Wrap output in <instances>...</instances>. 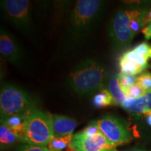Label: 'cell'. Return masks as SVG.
I'll list each match as a JSON object with an SVG mask.
<instances>
[{"label":"cell","mask_w":151,"mask_h":151,"mask_svg":"<svg viewBox=\"0 0 151 151\" xmlns=\"http://www.w3.org/2000/svg\"><path fill=\"white\" fill-rule=\"evenodd\" d=\"M104 1L98 0H78L76 2L69 15L67 29V37L73 44L86 41L104 9Z\"/></svg>","instance_id":"obj_1"},{"label":"cell","mask_w":151,"mask_h":151,"mask_svg":"<svg viewBox=\"0 0 151 151\" xmlns=\"http://www.w3.org/2000/svg\"><path fill=\"white\" fill-rule=\"evenodd\" d=\"M107 73L100 62L87 59L76 65L69 75V84L76 93L91 95L104 89Z\"/></svg>","instance_id":"obj_2"},{"label":"cell","mask_w":151,"mask_h":151,"mask_svg":"<svg viewBox=\"0 0 151 151\" xmlns=\"http://www.w3.org/2000/svg\"><path fill=\"white\" fill-rule=\"evenodd\" d=\"M32 99L21 88L10 83H2L0 90L1 118L12 115L27 114L35 110Z\"/></svg>","instance_id":"obj_3"},{"label":"cell","mask_w":151,"mask_h":151,"mask_svg":"<svg viewBox=\"0 0 151 151\" xmlns=\"http://www.w3.org/2000/svg\"><path fill=\"white\" fill-rule=\"evenodd\" d=\"M53 137L50 114L35 109L27 115L24 142L28 145L47 146Z\"/></svg>","instance_id":"obj_4"},{"label":"cell","mask_w":151,"mask_h":151,"mask_svg":"<svg viewBox=\"0 0 151 151\" xmlns=\"http://www.w3.org/2000/svg\"><path fill=\"white\" fill-rule=\"evenodd\" d=\"M1 8L5 18L24 35L32 37L35 33L31 16L30 1L27 0H4Z\"/></svg>","instance_id":"obj_5"},{"label":"cell","mask_w":151,"mask_h":151,"mask_svg":"<svg viewBox=\"0 0 151 151\" xmlns=\"http://www.w3.org/2000/svg\"><path fill=\"white\" fill-rule=\"evenodd\" d=\"M140 13L137 10L120 9L113 16L109 24L108 34L115 48L120 50L129 46L134 37L129 27L130 21Z\"/></svg>","instance_id":"obj_6"},{"label":"cell","mask_w":151,"mask_h":151,"mask_svg":"<svg viewBox=\"0 0 151 151\" xmlns=\"http://www.w3.org/2000/svg\"><path fill=\"white\" fill-rule=\"evenodd\" d=\"M96 122L101 133L115 146L117 147L131 141L132 137L129 131L115 117L106 116L96 120Z\"/></svg>","instance_id":"obj_7"},{"label":"cell","mask_w":151,"mask_h":151,"mask_svg":"<svg viewBox=\"0 0 151 151\" xmlns=\"http://www.w3.org/2000/svg\"><path fill=\"white\" fill-rule=\"evenodd\" d=\"M69 148L73 151H118L102 133L88 137L81 132L73 135Z\"/></svg>","instance_id":"obj_8"},{"label":"cell","mask_w":151,"mask_h":151,"mask_svg":"<svg viewBox=\"0 0 151 151\" xmlns=\"http://www.w3.org/2000/svg\"><path fill=\"white\" fill-rule=\"evenodd\" d=\"M0 53L6 62L19 65L22 60V52L15 38L1 29L0 34Z\"/></svg>","instance_id":"obj_9"},{"label":"cell","mask_w":151,"mask_h":151,"mask_svg":"<svg viewBox=\"0 0 151 151\" xmlns=\"http://www.w3.org/2000/svg\"><path fill=\"white\" fill-rule=\"evenodd\" d=\"M52 122L53 137L58 138L71 135L77 126V122L74 119L67 116L50 114Z\"/></svg>","instance_id":"obj_10"},{"label":"cell","mask_w":151,"mask_h":151,"mask_svg":"<svg viewBox=\"0 0 151 151\" xmlns=\"http://www.w3.org/2000/svg\"><path fill=\"white\" fill-rule=\"evenodd\" d=\"M29 113L12 115V116L1 118V123L9 128L20 139V141L24 142L26 120Z\"/></svg>","instance_id":"obj_11"},{"label":"cell","mask_w":151,"mask_h":151,"mask_svg":"<svg viewBox=\"0 0 151 151\" xmlns=\"http://www.w3.org/2000/svg\"><path fill=\"white\" fill-rule=\"evenodd\" d=\"M121 106L130 113L141 114L151 110V92L146 93L139 98H127Z\"/></svg>","instance_id":"obj_12"},{"label":"cell","mask_w":151,"mask_h":151,"mask_svg":"<svg viewBox=\"0 0 151 151\" xmlns=\"http://www.w3.org/2000/svg\"><path fill=\"white\" fill-rule=\"evenodd\" d=\"M108 90L112 96L113 104L122 105L127 99V95L120 88L117 76L111 77L108 81Z\"/></svg>","instance_id":"obj_13"},{"label":"cell","mask_w":151,"mask_h":151,"mask_svg":"<svg viewBox=\"0 0 151 151\" xmlns=\"http://www.w3.org/2000/svg\"><path fill=\"white\" fill-rule=\"evenodd\" d=\"M18 141H20V139L9 128L4 124L1 123V126H0L1 148L8 147L11 145H13Z\"/></svg>","instance_id":"obj_14"},{"label":"cell","mask_w":151,"mask_h":151,"mask_svg":"<svg viewBox=\"0 0 151 151\" xmlns=\"http://www.w3.org/2000/svg\"><path fill=\"white\" fill-rule=\"evenodd\" d=\"M120 67L122 73L132 76L139 74L144 70V69L139 65L124 58L122 55L120 59Z\"/></svg>","instance_id":"obj_15"},{"label":"cell","mask_w":151,"mask_h":151,"mask_svg":"<svg viewBox=\"0 0 151 151\" xmlns=\"http://www.w3.org/2000/svg\"><path fill=\"white\" fill-rule=\"evenodd\" d=\"M73 134L66 136V137L52 138L48 146L49 151H63L67 148H69Z\"/></svg>","instance_id":"obj_16"},{"label":"cell","mask_w":151,"mask_h":151,"mask_svg":"<svg viewBox=\"0 0 151 151\" xmlns=\"http://www.w3.org/2000/svg\"><path fill=\"white\" fill-rule=\"evenodd\" d=\"M92 102L97 108H101L113 104V100L109 90L104 88L95 94Z\"/></svg>","instance_id":"obj_17"},{"label":"cell","mask_w":151,"mask_h":151,"mask_svg":"<svg viewBox=\"0 0 151 151\" xmlns=\"http://www.w3.org/2000/svg\"><path fill=\"white\" fill-rule=\"evenodd\" d=\"M146 24L147 22L146 21V19H145V12H141L139 15L132 18L129 23V27L132 35L135 37L138 32L140 31L141 29L142 31V28Z\"/></svg>","instance_id":"obj_18"},{"label":"cell","mask_w":151,"mask_h":151,"mask_svg":"<svg viewBox=\"0 0 151 151\" xmlns=\"http://www.w3.org/2000/svg\"><path fill=\"white\" fill-rule=\"evenodd\" d=\"M124 58L131 60V61L135 62L136 64L139 65L143 69H146L148 67V59L146 57L138 53L134 50H129V51L126 52L125 53L122 55Z\"/></svg>","instance_id":"obj_19"},{"label":"cell","mask_w":151,"mask_h":151,"mask_svg":"<svg viewBox=\"0 0 151 151\" xmlns=\"http://www.w3.org/2000/svg\"><path fill=\"white\" fill-rule=\"evenodd\" d=\"M118 79L119 85L122 91L125 92L126 90L129 89L130 87L137 83V76L132 75L124 74V73H119L117 76Z\"/></svg>","instance_id":"obj_20"},{"label":"cell","mask_w":151,"mask_h":151,"mask_svg":"<svg viewBox=\"0 0 151 151\" xmlns=\"http://www.w3.org/2000/svg\"><path fill=\"white\" fill-rule=\"evenodd\" d=\"M137 83L139 84L146 93L151 92V73H144L137 76Z\"/></svg>","instance_id":"obj_21"},{"label":"cell","mask_w":151,"mask_h":151,"mask_svg":"<svg viewBox=\"0 0 151 151\" xmlns=\"http://www.w3.org/2000/svg\"><path fill=\"white\" fill-rule=\"evenodd\" d=\"M124 94L127 95V98L136 99V98H139L146 94V92L139 84L136 83L126 90Z\"/></svg>","instance_id":"obj_22"},{"label":"cell","mask_w":151,"mask_h":151,"mask_svg":"<svg viewBox=\"0 0 151 151\" xmlns=\"http://www.w3.org/2000/svg\"><path fill=\"white\" fill-rule=\"evenodd\" d=\"M81 132L82 134H83L84 135L88 136V137H92V136L97 135L98 134L101 133L96 121L92 122L90 124H88V125Z\"/></svg>","instance_id":"obj_23"},{"label":"cell","mask_w":151,"mask_h":151,"mask_svg":"<svg viewBox=\"0 0 151 151\" xmlns=\"http://www.w3.org/2000/svg\"><path fill=\"white\" fill-rule=\"evenodd\" d=\"M150 48L151 47L149 46L148 43L146 42H143L136 46L133 50L135 52H138V53L146 57L147 58H149V52H150Z\"/></svg>","instance_id":"obj_24"},{"label":"cell","mask_w":151,"mask_h":151,"mask_svg":"<svg viewBox=\"0 0 151 151\" xmlns=\"http://www.w3.org/2000/svg\"><path fill=\"white\" fill-rule=\"evenodd\" d=\"M20 151H49L46 146H39L27 145L24 146Z\"/></svg>","instance_id":"obj_25"},{"label":"cell","mask_w":151,"mask_h":151,"mask_svg":"<svg viewBox=\"0 0 151 151\" xmlns=\"http://www.w3.org/2000/svg\"><path fill=\"white\" fill-rule=\"evenodd\" d=\"M142 33L144 35V37L147 40L151 39V22L148 24L146 27L142 29Z\"/></svg>","instance_id":"obj_26"},{"label":"cell","mask_w":151,"mask_h":151,"mask_svg":"<svg viewBox=\"0 0 151 151\" xmlns=\"http://www.w3.org/2000/svg\"><path fill=\"white\" fill-rule=\"evenodd\" d=\"M143 116H144L146 121L150 127H151V110L146 111L143 113Z\"/></svg>","instance_id":"obj_27"},{"label":"cell","mask_w":151,"mask_h":151,"mask_svg":"<svg viewBox=\"0 0 151 151\" xmlns=\"http://www.w3.org/2000/svg\"><path fill=\"white\" fill-rule=\"evenodd\" d=\"M145 19L147 24H149L151 22V11L148 13H145Z\"/></svg>","instance_id":"obj_28"},{"label":"cell","mask_w":151,"mask_h":151,"mask_svg":"<svg viewBox=\"0 0 151 151\" xmlns=\"http://www.w3.org/2000/svg\"><path fill=\"white\" fill-rule=\"evenodd\" d=\"M126 151H146V150H140V149H134V150H126Z\"/></svg>","instance_id":"obj_29"},{"label":"cell","mask_w":151,"mask_h":151,"mask_svg":"<svg viewBox=\"0 0 151 151\" xmlns=\"http://www.w3.org/2000/svg\"><path fill=\"white\" fill-rule=\"evenodd\" d=\"M149 58H151V48L150 50V52H149Z\"/></svg>","instance_id":"obj_30"}]
</instances>
